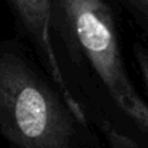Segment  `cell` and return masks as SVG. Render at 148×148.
<instances>
[{
    "instance_id": "3",
    "label": "cell",
    "mask_w": 148,
    "mask_h": 148,
    "mask_svg": "<svg viewBox=\"0 0 148 148\" xmlns=\"http://www.w3.org/2000/svg\"><path fill=\"white\" fill-rule=\"evenodd\" d=\"M12 10L25 33L32 42L36 52L38 62L48 73L52 82L56 85L62 97L66 99L71 109L79 118V121L89 127L79 102L75 99L60 66L53 30V0H9Z\"/></svg>"
},
{
    "instance_id": "1",
    "label": "cell",
    "mask_w": 148,
    "mask_h": 148,
    "mask_svg": "<svg viewBox=\"0 0 148 148\" xmlns=\"http://www.w3.org/2000/svg\"><path fill=\"white\" fill-rule=\"evenodd\" d=\"M56 53L86 119L125 121L148 140V103L124 65L111 0H53Z\"/></svg>"
},
{
    "instance_id": "4",
    "label": "cell",
    "mask_w": 148,
    "mask_h": 148,
    "mask_svg": "<svg viewBox=\"0 0 148 148\" xmlns=\"http://www.w3.org/2000/svg\"><path fill=\"white\" fill-rule=\"evenodd\" d=\"M116 1L135 22L143 36L147 40L148 48V0H114Z\"/></svg>"
},
{
    "instance_id": "2",
    "label": "cell",
    "mask_w": 148,
    "mask_h": 148,
    "mask_svg": "<svg viewBox=\"0 0 148 148\" xmlns=\"http://www.w3.org/2000/svg\"><path fill=\"white\" fill-rule=\"evenodd\" d=\"M0 131L14 148H81L82 124L40 63L0 48Z\"/></svg>"
},
{
    "instance_id": "5",
    "label": "cell",
    "mask_w": 148,
    "mask_h": 148,
    "mask_svg": "<svg viewBox=\"0 0 148 148\" xmlns=\"http://www.w3.org/2000/svg\"><path fill=\"white\" fill-rule=\"evenodd\" d=\"M132 53H134V62H135L140 76L143 79L145 94L148 98V48L141 40H137L132 45Z\"/></svg>"
}]
</instances>
